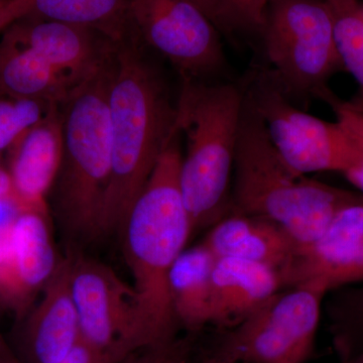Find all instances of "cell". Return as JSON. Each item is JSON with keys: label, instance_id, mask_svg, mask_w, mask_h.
I'll return each mask as SVG.
<instances>
[{"label": "cell", "instance_id": "cell-17", "mask_svg": "<svg viewBox=\"0 0 363 363\" xmlns=\"http://www.w3.org/2000/svg\"><path fill=\"white\" fill-rule=\"evenodd\" d=\"M363 243V203L339 212L309 245H298L295 259L283 278L284 288L310 279L330 281L355 257Z\"/></svg>", "mask_w": 363, "mask_h": 363}, {"label": "cell", "instance_id": "cell-13", "mask_svg": "<svg viewBox=\"0 0 363 363\" xmlns=\"http://www.w3.org/2000/svg\"><path fill=\"white\" fill-rule=\"evenodd\" d=\"M39 298L23 319V346L33 363H59L80 339L71 293L70 253L60 260Z\"/></svg>", "mask_w": 363, "mask_h": 363}, {"label": "cell", "instance_id": "cell-30", "mask_svg": "<svg viewBox=\"0 0 363 363\" xmlns=\"http://www.w3.org/2000/svg\"><path fill=\"white\" fill-rule=\"evenodd\" d=\"M13 353L11 351L9 346L7 345L6 340L2 337L1 334H0V357H13Z\"/></svg>", "mask_w": 363, "mask_h": 363}, {"label": "cell", "instance_id": "cell-12", "mask_svg": "<svg viewBox=\"0 0 363 363\" xmlns=\"http://www.w3.org/2000/svg\"><path fill=\"white\" fill-rule=\"evenodd\" d=\"M4 37L32 50L59 71L84 80L111 58L116 45L85 26L23 18Z\"/></svg>", "mask_w": 363, "mask_h": 363}, {"label": "cell", "instance_id": "cell-6", "mask_svg": "<svg viewBox=\"0 0 363 363\" xmlns=\"http://www.w3.org/2000/svg\"><path fill=\"white\" fill-rule=\"evenodd\" d=\"M264 35L271 74L291 98H321L342 70L333 16L326 0H271Z\"/></svg>", "mask_w": 363, "mask_h": 363}, {"label": "cell", "instance_id": "cell-18", "mask_svg": "<svg viewBox=\"0 0 363 363\" xmlns=\"http://www.w3.org/2000/svg\"><path fill=\"white\" fill-rule=\"evenodd\" d=\"M81 81L59 71L32 50L2 37L0 94L4 96L61 105Z\"/></svg>", "mask_w": 363, "mask_h": 363}, {"label": "cell", "instance_id": "cell-10", "mask_svg": "<svg viewBox=\"0 0 363 363\" xmlns=\"http://www.w3.org/2000/svg\"><path fill=\"white\" fill-rule=\"evenodd\" d=\"M71 293L80 338L97 350L123 346L140 350L138 297L111 267L71 252Z\"/></svg>", "mask_w": 363, "mask_h": 363}, {"label": "cell", "instance_id": "cell-19", "mask_svg": "<svg viewBox=\"0 0 363 363\" xmlns=\"http://www.w3.org/2000/svg\"><path fill=\"white\" fill-rule=\"evenodd\" d=\"M215 262L213 253L200 243L184 250L169 272L172 307L180 327L190 332L210 324Z\"/></svg>", "mask_w": 363, "mask_h": 363}, {"label": "cell", "instance_id": "cell-5", "mask_svg": "<svg viewBox=\"0 0 363 363\" xmlns=\"http://www.w3.org/2000/svg\"><path fill=\"white\" fill-rule=\"evenodd\" d=\"M113 52L60 105L63 152L52 190L60 224L73 241L98 238V223L111 180L108 91Z\"/></svg>", "mask_w": 363, "mask_h": 363}, {"label": "cell", "instance_id": "cell-32", "mask_svg": "<svg viewBox=\"0 0 363 363\" xmlns=\"http://www.w3.org/2000/svg\"><path fill=\"white\" fill-rule=\"evenodd\" d=\"M0 363H21L14 355L13 357H0Z\"/></svg>", "mask_w": 363, "mask_h": 363}, {"label": "cell", "instance_id": "cell-1", "mask_svg": "<svg viewBox=\"0 0 363 363\" xmlns=\"http://www.w3.org/2000/svg\"><path fill=\"white\" fill-rule=\"evenodd\" d=\"M133 35L117 44L111 64L108 106L111 174L98 223V238L121 233L133 203L176 130L172 104L159 74Z\"/></svg>", "mask_w": 363, "mask_h": 363}, {"label": "cell", "instance_id": "cell-4", "mask_svg": "<svg viewBox=\"0 0 363 363\" xmlns=\"http://www.w3.org/2000/svg\"><path fill=\"white\" fill-rule=\"evenodd\" d=\"M245 102L238 86L183 78L176 104V125L186 138L179 179L192 233L213 226L230 210Z\"/></svg>", "mask_w": 363, "mask_h": 363}, {"label": "cell", "instance_id": "cell-27", "mask_svg": "<svg viewBox=\"0 0 363 363\" xmlns=\"http://www.w3.org/2000/svg\"><path fill=\"white\" fill-rule=\"evenodd\" d=\"M33 0H0V33L26 18L30 13Z\"/></svg>", "mask_w": 363, "mask_h": 363}, {"label": "cell", "instance_id": "cell-26", "mask_svg": "<svg viewBox=\"0 0 363 363\" xmlns=\"http://www.w3.org/2000/svg\"><path fill=\"white\" fill-rule=\"evenodd\" d=\"M193 350V338L176 337L159 345L140 348L121 363H188Z\"/></svg>", "mask_w": 363, "mask_h": 363}, {"label": "cell", "instance_id": "cell-20", "mask_svg": "<svg viewBox=\"0 0 363 363\" xmlns=\"http://www.w3.org/2000/svg\"><path fill=\"white\" fill-rule=\"evenodd\" d=\"M131 0H33L26 18L62 21L85 26L114 44L135 35L130 21Z\"/></svg>", "mask_w": 363, "mask_h": 363}, {"label": "cell", "instance_id": "cell-11", "mask_svg": "<svg viewBox=\"0 0 363 363\" xmlns=\"http://www.w3.org/2000/svg\"><path fill=\"white\" fill-rule=\"evenodd\" d=\"M60 260L48 208H21L0 229V309L25 319Z\"/></svg>", "mask_w": 363, "mask_h": 363}, {"label": "cell", "instance_id": "cell-33", "mask_svg": "<svg viewBox=\"0 0 363 363\" xmlns=\"http://www.w3.org/2000/svg\"><path fill=\"white\" fill-rule=\"evenodd\" d=\"M203 363H229V362H225V360H222V359H220V358L213 357V355H212V357H210L209 358H208V359L205 360V362Z\"/></svg>", "mask_w": 363, "mask_h": 363}, {"label": "cell", "instance_id": "cell-23", "mask_svg": "<svg viewBox=\"0 0 363 363\" xmlns=\"http://www.w3.org/2000/svg\"><path fill=\"white\" fill-rule=\"evenodd\" d=\"M4 97H0V152L11 149L26 130L54 106L33 100Z\"/></svg>", "mask_w": 363, "mask_h": 363}, {"label": "cell", "instance_id": "cell-22", "mask_svg": "<svg viewBox=\"0 0 363 363\" xmlns=\"http://www.w3.org/2000/svg\"><path fill=\"white\" fill-rule=\"evenodd\" d=\"M332 344L339 360L363 351V285L336 291L326 303Z\"/></svg>", "mask_w": 363, "mask_h": 363}, {"label": "cell", "instance_id": "cell-29", "mask_svg": "<svg viewBox=\"0 0 363 363\" xmlns=\"http://www.w3.org/2000/svg\"><path fill=\"white\" fill-rule=\"evenodd\" d=\"M206 14L215 26L221 28L218 0H190Z\"/></svg>", "mask_w": 363, "mask_h": 363}, {"label": "cell", "instance_id": "cell-14", "mask_svg": "<svg viewBox=\"0 0 363 363\" xmlns=\"http://www.w3.org/2000/svg\"><path fill=\"white\" fill-rule=\"evenodd\" d=\"M9 179L20 208H48L45 197L58 176L63 152L60 105H54L11 147Z\"/></svg>", "mask_w": 363, "mask_h": 363}, {"label": "cell", "instance_id": "cell-15", "mask_svg": "<svg viewBox=\"0 0 363 363\" xmlns=\"http://www.w3.org/2000/svg\"><path fill=\"white\" fill-rule=\"evenodd\" d=\"M202 243L216 259L233 257L271 267L279 272L281 283L298 247L279 224L233 212L214 224Z\"/></svg>", "mask_w": 363, "mask_h": 363}, {"label": "cell", "instance_id": "cell-7", "mask_svg": "<svg viewBox=\"0 0 363 363\" xmlns=\"http://www.w3.org/2000/svg\"><path fill=\"white\" fill-rule=\"evenodd\" d=\"M329 286L323 279L281 290L227 329L213 357L229 363H305L312 357Z\"/></svg>", "mask_w": 363, "mask_h": 363}, {"label": "cell", "instance_id": "cell-31", "mask_svg": "<svg viewBox=\"0 0 363 363\" xmlns=\"http://www.w3.org/2000/svg\"><path fill=\"white\" fill-rule=\"evenodd\" d=\"M339 363H363V351L358 353L355 357L350 358V359L342 360Z\"/></svg>", "mask_w": 363, "mask_h": 363}, {"label": "cell", "instance_id": "cell-24", "mask_svg": "<svg viewBox=\"0 0 363 363\" xmlns=\"http://www.w3.org/2000/svg\"><path fill=\"white\" fill-rule=\"evenodd\" d=\"M323 100L330 105L336 119L342 124L352 140L354 159L343 176L363 195V112L353 109L347 102L334 95L332 91Z\"/></svg>", "mask_w": 363, "mask_h": 363}, {"label": "cell", "instance_id": "cell-16", "mask_svg": "<svg viewBox=\"0 0 363 363\" xmlns=\"http://www.w3.org/2000/svg\"><path fill=\"white\" fill-rule=\"evenodd\" d=\"M283 289L281 276L271 267L233 257L216 259L210 324L233 328Z\"/></svg>", "mask_w": 363, "mask_h": 363}, {"label": "cell", "instance_id": "cell-25", "mask_svg": "<svg viewBox=\"0 0 363 363\" xmlns=\"http://www.w3.org/2000/svg\"><path fill=\"white\" fill-rule=\"evenodd\" d=\"M271 0H218L221 28L262 32Z\"/></svg>", "mask_w": 363, "mask_h": 363}, {"label": "cell", "instance_id": "cell-8", "mask_svg": "<svg viewBox=\"0 0 363 363\" xmlns=\"http://www.w3.org/2000/svg\"><path fill=\"white\" fill-rule=\"evenodd\" d=\"M245 90L279 154L298 173L343 174L354 159V147L337 119L324 121L297 108L271 72L260 71Z\"/></svg>", "mask_w": 363, "mask_h": 363}, {"label": "cell", "instance_id": "cell-9", "mask_svg": "<svg viewBox=\"0 0 363 363\" xmlns=\"http://www.w3.org/2000/svg\"><path fill=\"white\" fill-rule=\"evenodd\" d=\"M130 13L138 39L182 77L203 80L224 66L217 26L190 0H131Z\"/></svg>", "mask_w": 363, "mask_h": 363}, {"label": "cell", "instance_id": "cell-3", "mask_svg": "<svg viewBox=\"0 0 363 363\" xmlns=\"http://www.w3.org/2000/svg\"><path fill=\"white\" fill-rule=\"evenodd\" d=\"M360 203L362 193L308 178L289 166L245 100L231 182L233 213L274 222L298 245H306L316 240L339 212Z\"/></svg>", "mask_w": 363, "mask_h": 363}, {"label": "cell", "instance_id": "cell-28", "mask_svg": "<svg viewBox=\"0 0 363 363\" xmlns=\"http://www.w3.org/2000/svg\"><path fill=\"white\" fill-rule=\"evenodd\" d=\"M362 281H363V243L350 264L331 279L330 291L351 285V284H359Z\"/></svg>", "mask_w": 363, "mask_h": 363}, {"label": "cell", "instance_id": "cell-21", "mask_svg": "<svg viewBox=\"0 0 363 363\" xmlns=\"http://www.w3.org/2000/svg\"><path fill=\"white\" fill-rule=\"evenodd\" d=\"M333 16L334 35L343 68L357 81L359 93L347 102L363 112V6L358 0H326Z\"/></svg>", "mask_w": 363, "mask_h": 363}, {"label": "cell", "instance_id": "cell-2", "mask_svg": "<svg viewBox=\"0 0 363 363\" xmlns=\"http://www.w3.org/2000/svg\"><path fill=\"white\" fill-rule=\"evenodd\" d=\"M181 138L176 126L121 233L138 297L142 348L173 340L180 328L172 307L169 272L192 234L179 179Z\"/></svg>", "mask_w": 363, "mask_h": 363}]
</instances>
